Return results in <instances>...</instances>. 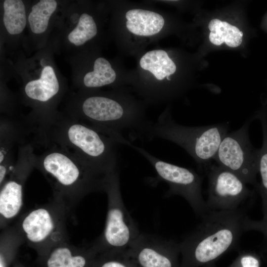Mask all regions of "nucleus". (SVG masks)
<instances>
[{"instance_id": "nucleus-1", "label": "nucleus", "mask_w": 267, "mask_h": 267, "mask_svg": "<svg viewBox=\"0 0 267 267\" xmlns=\"http://www.w3.org/2000/svg\"><path fill=\"white\" fill-rule=\"evenodd\" d=\"M33 133L38 142L57 145L100 172L110 174L118 170L117 143L70 116L55 114L36 127Z\"/></svg>"}, {"instance_id": "nucleus-2", "label": "nucleus", "mask_w": 267, "mask_h": 267, "mask_svg": "<svg viewBox=\"0 0 267 267\" xmlns=\"http://www.w3.org/2000/svg\"><path fill=\"white\" fill-rule=\"evenodd\" d=\"M42 145L45 149L38 155L35 154V168L50 183L52 200L64 205L72 216L86 196L104 192L108 179L114 172L110 174L100 172L57 145L50 143Z\"/></svg>"}, {"instance_id": "nucleus-3", "label": "nucleus", "mask_w": 267, "mask_h": 267, "mask_svg": "<svg viewBox=\"0 0 267 267\" xmlns=\"http://www.w3.org/2000/svg\"><path fill=\"white\" fill-rule=\"evenodd\" d=\"M239 208L226 211L210 210L197 228L179 243L184 267L209 264L237 245L246 216Z\"/></svg>"}, {"instance_id": "nucleus-4", "label": "nucleus", "mask_w": 267, "mask_h": 267, "mask_svg": "<svg viewBox=\"0 0 267 267\" xmlns=\"http://www.w3.org/2000/svg\"><path fill=\"white\" fill-rule=\"evenodd\" d=\"M69 116L93 127L117 144L129 146L131 143L123 136L122 131L131 130L144 138L152 122L134 108H127L119 100L102 95L85 98L79 110Z\"/></svg>"}, {"instance_id": "nucleus-5", "label": "nucleus", "mask_w": 267, "mask_h": 267, "mask_svg": "<svg viewBox=\"0 0 267 267\" xmlns=\"http://www.w3.org/2000/svg\"><path fill=\"white\" fill-rule=\"evenodd\" d=\"M228 125L220 124L188 127L176 123L169 115H161L151 122L144 138H159L173 142L184 149L200 166L210 164L220 144L227 134Z\"/></svg>"}, {"instance_id": "nucleus-6", "label": "nucleus", "mask_w": 267, "mask_h": 267, "mask_svg": "<svg viewBox=\"0 0 267 267\" xmlns=\"http://www.w3.org/2000/svg\"><path fill=\"white\" fill-rule=\"evenodd\" d=\"M70 216L64 205L52 200L25 213L15 225L24 242L40 259L54 246L69 241L66 222Z\"/></svg>"}, {"instance_id": "nucleus-7", "label": "nucleus", "mask_w": 267, "mask_h": 267, "mask_svg": "<svg viewBox=\"0 0 267 267\" xmlns=\"http://www.w3.org/2000/svg\"><path fill=\"white\" fill-rule=\"evenodd\" d=\"M104 192L108 203L105 227L92 246L98 254L121 253L128 250L140 234L123 203L118 170L108 178Z\"/></svg>"}, {"instance_id": "nucleus-8", "label": "nucleus", "mask_w": 267, "mask_h": 267, "mask_svg": "<svg viewBox=\"0 0 267 267\" xmlns=\"http://www.w3.org/2000/svg\"><path fill=\"white\" fill-rule=\"evenodd\" d=\"M248 122L238 130L227 134L222 139L214 158L217 165L234 173L247 184L258 188L260 149L251 144Z\"/></svg>"}, {"instance_id": "nucleus-9", "label": "nucleus", "mask_w": 267, "mask_h": 267, "mask_svg": "<svg viewBox=\"0 0 267 267\" xmlns=\"http://www.w3.org/2000/svg\"><path fill=\"white\" fill-rule=\"evenodd\" d=\"M142 155L154 168L158 177L169 186L168 195H178L190 204L195 213L202 216L210 210L203 199L201 186L202 177L195 171L159 159L144 149L130 145Z\"/></svg>"}, {"instance_id": "nucleus-10", "label": "nucleus", "mask_w": 267, "mask_h": 267, "mask_svg": "<svg viewBox=\"0 0 267 267\" xmlns=\"http://www.w3.org/2000/svg\"><path fill=\"white\" fill-rule=\"evenodd\" d=\"M34 146L31 142L19 146L14 168L0 185V226L1 230L20 213L23 204V187L35 167Z\"/></svg>"}, {"instance_id": "nucleus-11", "label": "nucleus", "mask_w": 267, "mask_h": 267, "mask_svg": "<svg viewBox=\"0 0 267 267\" xmlns=\"http://www.w3.org/2000/svg\"><path fill=\"white\" fill-rule=\"evenodd\" d=\"M209 179L208 208L213 211L235 210L252 195L246 183L232 172L209 164L205 168Z\"/></svg>"}, {"instance_id": "nucleus-12", "label": "nucleus", "mask_w": 267, "mask_h": 267, "mask_svg": "<svg viewBox=\"0 0 267 267\" xmlns=\"http://www.w3.org/2000/svg\"><path fill=\"white\" fill-rule=\"evenodd\" d=\"M139 267H176L179 244L140 235L127 250Z\"/></svg>"}, {"instance_id": "nucleus-13", "label": "nucleus", "mask_w": 267, "mask_h": 267, "mask_svg": "<svg viewBox=\"0 0 267 267\" xmlns=\"http://www.w3.org/2000/svg\"><path fill=\"white\" fill-rule=\"evenodd\" d=\"M30 133L25 121L4 119L0 121V180H4L13 170L16 160L14 150L16 146L26 142Z\"/></svg>"}, {"instance_id": "nucleus-14", "label": "nucleus", "mask_w": 267, "mask_h": 267, "mask_svg": "<svg viewBox=\"0 0 267 267\" xmlns=\"http://www.w3.org/2000/svg\"><path fill=\"white\" fill-rule=\"evenodd\" d=\"M97 256L91 245L80 247L68 241L54 246L39 260L43 267H94Z\"/></svg>"}, {"instance_id": "nucleus-15", "label": "nucleus", "mask_w": 267, "mask_h": 267, "mask_svg": "<svg viewBox=\"0 0 267 267\" xmlns=\"http://www.w3.org/2000/svg\"><path fill=\"white\" fill-rule=\"evenodd\" d=\"M125 17L128 30L134 35L141 36H151L158 33L165 23L164 18L160 14L147 10H129Z\"/></svg>"}, {"instance_id": "nucleus-16", "label": "nucleus", "mask_w": 267, "mask_h": 267, "mask_svg": "<svg viewBox=\"0 0 267 267\" xmlns=\"http://www.w3.org/2000/svg\"><path fill=\"white\" fill-rule=\"evenodd\" d=\"M60 86L50 66H45L39 79L26 84L24 88L26 96L30 100L40 103L49 101L58 94Z\"/></svg>"}, {"instance_id": "nucleus-17", "label": "nucleus", "mask_w": 267, "mask_h": 267, "mask_svg": "<svg viewBox=\"0 0 267 267\" xmlns=\"http://www.w3.org/2000/svg\"><path fill=\"white\" fill-rule=\"evenodd\" d=\"M139 64L143 69L149 71L159 81L173 74L177 69L167 53L161 49L147 52L142 56Z\"/></svg>"}, {"instance_id": "nucleus-18", "label": "nucleus", "mask_w": 267, "mask_h": 267, "mask_svg": "<svg viewBox=\"0 0 267 267\" xmlns=\"http://www.w3.org/2000/svg\"><path fill=\"white\" fill-rule=\"evenodd\" d=\"M208 27L210 31L209 40L215 45H220L224 42L229 47H236L242 43V32L225 21L213 19Z\"/></svg>"}, {"instance_id": "nucleus-19", "label": "nucleus", "mask_w": 267, "mask_h": 267, "mask_svg": "<svg viewBox=\"0 0 267 267\" xmlns=\"http://www.w3.org/2000/svg\"><path fill=\"white\" fill-rule=\"evenodd\" d=\"M0 239V267H9L24 239L16 225L2 230Z\"/></svg>"}, {"instance_id": "nucleus-20", "label": "nucleus", "mask_w": 267, "mask_h": 267, "mask_svg": "<svg viewBox=\"0 0 267 267\" xmlns=\"http://www.w3.org/2000/svg\"><path fill=\"white\" fill-rule=\"evenodd\" d=\"M3 21L4 26L11 35L21 33L26 24L25 7L20 0H6L3 2Z\"/></svg>"}, {"instance_id": "nucleus-21", "label": "nucleus", "mask_w": 267, "mask_h": 267, "mask_svg": "<svg viewBox=\"0 0 267 267\" xmlns=\"http://www.w3.org/2000/svg\"><path fill=\"white\" fill-rule=\"evenodd\" d=\"M116 78V73L109 62L99 57L94 61L93 71L85 75L83 82L87 88H98L113 83Z\"/></svg>"}, {"instance_id": "nucleus-22", "label": "nucleus", "mask_w": 267, "mask_h": 267, "mask_svg": "<svg viewBox=\"0 0 267 267\" xmlns=\"http://www.w3.org/2000/svg\"><path fill=\"white\" fill-rule=\"evenodd\" d=\"M57 7L54 0H42L34 5L28 16L31 31L35 34H42L48 27L50 16Z\"/></svg>"}, {"instance_id": "nucleus-23", "label": "nucleus", "mask_w": 267, "mask_h": 267, "mask_svg": "<svg viewBox=\"0 0 267 267\" xmlns=\"http://www.w3.org/2000/svg\"><path fill=\"white\" fill-rule=\"evenodd\" d=\"M263 140L262 148L260 149L259 173L261 181L259 184L262 199L263 212V220L267 221V121L265 117L261 119Z\"/></svg>"}, {"instance_id": "nucleus-24", "label": "nucleus", "mask_w": 267, "mask_h": 267, "mask_svg": "<svg viewBox=\"0 0 267 267\" xmlns=\"http://www.w3.org/2000/svg\"><path fill=\"white\" fill-rule=\"evenodd\" d=\"M97 33L96 23L93 17L87 13L82 14L76 27L68 35L70 43L76 46L84 44L93 38Z\"/></svg>"}, {"instance_id": "nucleus-25", "label": "nucleus", "mask_w": 267, "mask_h": 267, "mask_svg": "<svg viewBox=\"0 0 267 267\" xmlns=\"http://www.w3.org/2000/svg\"><path fill=\"white\" fill-rule=\"evenodd\" d=\"M94 267H135L117 258V253L98 254Z\"/></svg>"}, {"instance_id": "nucleus-26", "label": "nucleus", "mask_w": 267, "mask_h": 267, "mask_svg": "<svg viewBox=\"0 0 267 267\" xmlns=\"http://www.w3.org/2000/svg\"><path fill=\"white\" fill-rule=\"evenodd\" d=\"M260 261L253 254H241L231 267H260Z\"/></svg>"}, {"instance_id": "nucleus-27", "label": "nucleus", "mask_w": 267, "mask_h": 267, "mask_svg": "<svg viewBox=\"0 0 267 267\" xmlns=\"http://www.w3.org/2000/svg\"><path fill=\"white\" fill-rule=\"evenodd\" d=\"M244 229L245 231H258L264 234L267 238V221L263 220L261 221L252 220L246 216L244 222Z\"/></svg>"}, {"instance_id": "nucleus-28", "label": "nucleus", "mask_w": 267, "mask_h": 267, "mask_svg": "<svg viewBox=\"0 0 267 267\" xmlns=\"http://www.w3.org/2000/svg\"><path fill=\"white\" fill-rule=\"evenodd\" d=\"M13 267H24V266L21 264V263L19 262H16L14 265L13 266Z\"/></svg>"}]
</instances>
